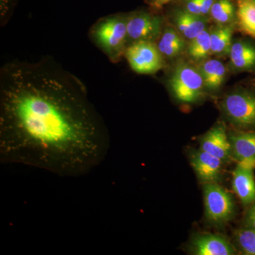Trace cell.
<instances>
[{"label": "cell", "mask_w": 255, "mask_h": 255, "mask_svg": "<svg viewBox=\"0 0 255 255\" xmlns=\"http://www.w3.org/2000/svg\"><path fill=\"white\" fill-rule=\"evenodd\" d=\"M215 0H201V15L206 16L210 15L211 7L214 4Z\"/></svg>", "instance_id": "484cf974"}, {"label": "cell", "mask_w": 255, "mask_h": 255, "mask_svg": "<svg viewBox=\"0 0 255 255\" xmlns=\"http://www.w3.org/2000/svg\"><path fill=\"white\" fill-rule=\"evenodd\" d=\"M89 36L112 63H117L128 46L127 15L112 14L92 25Z\"/></svg>", "instance_id": "7a4b0ae2"}, {"label": "cell", "mask_w": 255, "mask_h": 255, "mask_svg": "<svg viewBox=\"0 0 255 255\" xmlns=\"http://www.w3.org/2000/svg\"><path fill=\"white\" fill-rule=\"evenodd\" d=\"M188 54L196 61L205 60L211 54V31L206 29L191 40Z\"/></svg>", "instance_id": "d6986e66"}, {"label": "cell", "mask_w": 255, "mask_h": 255, "mask_svg": "<svg viewBox=\"0 0 255 255\" xmlns=\"http://www.w3.org/2000/svg\"><path fill=\"white\" fill-rule=\"evenodd\" d=\"M233 28L231 25H219L211 31V54L229 55L232 46Z\"/></svg>", "instance_id": "ac0fdd59"}, {"label": "cell", "mask_w": 255, "mask_h": 255, "mask_svg": "<svg viewBox=\"0 0 255 255\" xmlns=\"http://www.w3.org/2000/svg\"><path fill=\"white\" fill-rule=\"evenodd\" d=\"M222 108L236 127L255 128V94L243 91L230 94L223 101Z\"/></svg>", "instance_id": "5b68a950"}, {"label": "cell", "mask_w": 255, "mask_h": 255, "mask_svg": "<svg viewBox=\"0 0 255 255\" xmlns=\"http://www.w3.org/2000/svg\"><path fill=\"white\" fill-rule=\"evenodd\" d=\"M205 88L216 90L222 86L226 75V68L222 62L218 60H207L199 68Z\"/></svg>", "instance_id": "5bb4252c"}, {"label": "cell", "mask_w": 255, "mask_h": 255, "mask_svg": "<svg viewBox=\"0 0 255 255\" xmlns=\"http://www.w3.org/2000/svg\"><path fill=\"white\" fill-rule=\"evenodd\" d=\"M204 204L207 219L221 225L232 219L235 213L232 196L216 183H208L204 188Z\"/></svg>", "instance_id": "8992f818"}, {"label": "cell", "mask_w": 255, "mask_h": 255, "mask_svg": "<svg viewBox=\"0 0 255 255\" xmlns=\"http://www.w3.org/2000/svg\"><path fill=\"white\" fill-rule=\"evenodd\" d=\"M223 162L222 159L201 149L191 155V164L196 176L205 184L219 180Z\"/></svg>", "instance_id": "ba28073f"}, {"label": "cell", "mask_w": 255, "mask_h": 255, "mask_svg": "<svg viewBox=\"0 0 255 255\" xmlns=\"http://www.w3.org/2000/svg\"><path fill=\"white\" fill-rule=\"evenodd\" d=\"M110 147L105 121L83 83L44 57L0 70V159L62 177L87 174Z\"/></svg>", "instance_id": "6da1fadb"}, {"label": "cell", "mask_w": 255, "mask_h": 255, "mask_svg": "<svg viewBox=\"0 0 255 255\" xmlns=\"http://www.w3.org/2000/svg\"><path fill=\"white\" fill-rule=\"evenodd\" d=\"M232 149V157L236 160L255 158V132H241L229 136Z\"/></svg>", "instance_id": "2e32d148"}, {"label": "cell", "mask_w": 255, "mask_h": 255, "mask_svg": "<svg viewBox=\"0 0 255 255\" xmlns=\"http://www.w3.org/2000/svg\"><path fill=\"white\" fill-rule=\"evenodd\" d=\"M200 149L219 157L223 162L229 160L232 157V149L226 127L219 124L206 132L201 137Z\"/></svg>", "instance_id": "9c48e42d"}, {"label": "cell", "mask_w": 255, "mask_h": 255, "mask_svg": "<svg viewBox=\"0 0 255 255\" xmlns=\"http://www.w3.org/2000/svg\"><path fill=\"white\" fill-rule=\"evenodd\" d=\"M128 45L133 42H155L162 34V19L158 15L138 11L127 15Z\"/></svg>", "instance_id": "52a82bcc"}, {"label": "cell", "mask_w": 255, "mask_h": 255, "mask_svg": "<svg viewBox=\"0 0 255 255\" xmlns=\"http://www.w3.org/2000/svg\"><path fill=\"white\" fill-rule=\"evenodd\" d=\"M185 10L192 14L201 15V0H186Z\"/></svg>", "instance_id": "603a6c76"}, {"label": "cell", "mask_w": 255, "mask_h": 255, "mask_svg": "<svg viewBox=\"0 0 255 255\" xmlns=\"http://www.w3.org/2000/svg\"><path fill=\"white\" fill-rule=\"evenodd\" d=\"M236 19L241 31L255 38L254 0H236Z\"/></svg>", "instance_id": "e0dca14e"}, {"label": "cell", "mask_w": 255, "mask_h": 255, "mask_svg": "<svg viewBox=\"0 0 255 255\" xmlns=\"http://www.w3.org/2000/svg\"><path fill=\"white\" fill-rule=\"evenodd\" d=\"M184 37L174 28H167L159 36L157 47L162 56L174 58L180 54L185 48Z\"/></svg>", "instance_id": "9a60e30c"}, {"label": "cell", "mask_w": 255, "mask_h": 255, "mask_svg": "<svg viewBox=\"0 0 255 255\" xmlns=\"http://www.w3.org/2000/svg\"><path fill=\"white\" fill-rule=\"evenodd\" d=\"M174 97L184 103H193L200 99L205 88L199 69L187 63H179L169 80Z\"/></svg>", "instance_id": "3957f363"}, {"label": "cell", "mask_w": 255, "mask_h": 255, "mask_svg": "<svg viewBox=\"0 0 255 255\" xmlns=\"http://www.w3.org/2000/svg\"><path fill=\"white\" fill-rule=\"evenodd\" d=\"M236 238L238 246L244 254L255 255V230H241L237 233Z\"/></svg>", "instance_id": "44dd1931"}, {"label": "cell", "mask_w": 255, "mask_h": 255, "mask_svg": "<svg viewBox=\"0 0 255 255\" xmlns=\"http://www.w3.org/2000/svg\"><path fill=\"white\" fill-rule=\"evenodd\" d=\"M124 56L132 71L140 75H152L164 67L163 56L155 42L140 41L130 43Z\"/></svg>", "instance_id": "277c9868"}, {"label": "cell", "mask_w": 255, "mask_h": 255, "mask_svg": "<svg viewBox=\"0 0 255 255\" xmlns=\"http://www.w3.org/2000/svg\"><path fill=\"white\" fill-rule=\"evenodd\" d=\"M174 21L177 31L190 41L206 30L208 23L206 16L194 14L185 9L176 11Z\"/></svg>", "instance_id": "8fae6325"}, {"label": "cell", "mask_w": 255, "mask_h": 255, "mask_svg": "<svg viewBox=\"0 0 255 255\" xmlns=\"http://www.w3.org/2000/svg\"><path fill=\"white\" fill-rule=\"evenodd\" d=\"M245 225L247 228L255 230V201L253 202V205L247 213Z\"/></svg>", "instance_id": "cb8c5ba5"}, {"label": "cell", "mask_w": 255, "mask_h": 255, "mask_svg": "<svg viewBox=\"0 0 255 255\" xmlns=\"http://www.w3.org/2000/svg\"><path fill=\"white\" fill-rule=\"evenodd\" d=\"M193 254L196 255H232L236 251L232 245L220 235H196L191 241Z\"/></svg>", "instance_id": "30bf717a"}, {"label": "cell", "mask_w": 255, "mask_h": 255, "mask_svg": "<svg viewBox=\"0 0 255 255\" xmlns=\"http://www.w3.org/2000/svg\"><path fill=\"white\" fill-rule=\"evenodd\" d=\"M172 1L173 0H151L150 4L155 9H161L164 5Z\"/></svg>", "instance_id": "4316f807"}, {"label": "cell", "mask_w": 255, "mask_h": 255, "mask_svg": "<svg viewBox=\"0 0 255 255\" xmlns=\"http://www.w3.org/2000/svg\"><path fill=\"white\" fill-rule=\"evenodd\" d=\"M233 190L244 205H250L255 201L254 171L236 166L233 172Z\"/></svg>", "instance_id": "7c38bea8"}, {"label": "cell", "mask_w": 255, "mask_h": 255, "mask_svg": "<svg viewBox=\"0 0 255 255\" xmlns=\"http://www.w3.org/2000/svg\"><path fill=\"white\" fill-rule=\"evenodd\" d=\"M210 15L218 24H231L236 18V8L231 0H215Z\"/></svg>", "instance_id": "ffe728a7"}, {"label": "cell", "mask_w": 255, "mask_h": 255, "mask_svg": "<svg viewBox=\"0 0 255 255\" xmlns=\"http://www.w3.org/2000/svg\"><path fill=\"white\" fill-rule=\"evenodd\" d=\"M230 59L237 70H250L255 68V47L246 41L233 43Z\"/></svg>", "instance_id": "4fadbf2b"}, {"label": "cell", "mask_w": 255, "mask_h": 255, "mask_svg": "<svg viewBox=\"0 0 255 255\" xmlns=\"http://www.w3.org/2000/svg\"><path fill=\"white\" fill-rule=\"evenodd\" d=\"M254 1H255V0H254Z\"/></svg>", "instance_id": "83f0119b"}, {"label": "cell", "mask_w": 255, "mask_h": 255, "mask_svg": "<svg viewBox=\"0 0 255 255\" xmlns=\"http://www.w3.org/2000/svg\"><path fill=\"white\" fill-rule=\"evenodd\" d=\"M14 0H0V12H1V23L4 24L12 7Z\"/></svg>", "instance_id": "7402d4cb"}, {"label": "cell", "mask_w": 255, "mask_h": 255, "mask_svg": "<svg viewBox=\"0 0 255 255\" xmlns=\"http://www.w3.org/2000/svg\"><path fill=\"white\" fill-rule=\"evenodd\" d=\"M237 162V166L241 168L251 171L255 170V158L254 157L242 159Z\"/></svg>", "instance_id": "d4e9b609"}]
</instances>
